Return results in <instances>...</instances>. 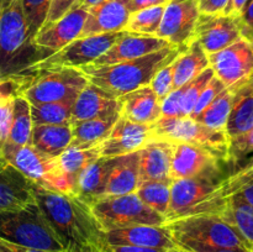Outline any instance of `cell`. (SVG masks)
Segmentation results:
<instances>
[{"mask_svg":"<svg viewBox=\"0 0 253 252\" xmlns=\"http://www.w3.org/2000/svg\"><path fill=\"white\" fill-rule=\"evenodd\" d=\"M184 252H250L252 245L220 214H198L166 222Z\"/></svg>","mask_w":253,"mask_h":252,"instance_id":"obj_3","label":"cell"},{"mask_svg":"<svg viewBox=\"0 0 253 252\" xmlns=\"http://www.w3.org/2000/svg\"><path fill=\"white\" fill-rule=\"evenodd\" d=\"M169 2H180V1H187V0H168Z\"/></svg>","mask_w":253,"mask_h":252,"instance_id":"obj_55","label":"cell"},{"mask_svg":"<svg viewBox=\"0 0 253 252\" xmlns=\"http://www.w3.org/2000/svg\"><path fill=\"white\" fill-rule=\"evenodd\" d=\"M224 89H226L225 84L222 83L216 76H214V78L208 83V85L205 86L204 90H203L202 94H200L199 99H198L197 104H195L194 111L192 113L190 118L197 119L198 116H199L200 114H202L203 111H204L205 109H207L208 106L214 101V99L216 98V96L224 90Z\"/></svg>","mask_w":253,"mask_h":252,"instance_id":"obj_43","label":"cell"},{"mask_svg":"<svg viewBox=\"0 0 253 252\" xmlns=\"http://www.w3.org/2000/svg\"><path fill=\"white\" fill-rule=\"evenodd\" d=\"M153 138L200 146L210 151L220 161L229 163L230 137L226 131L212 130L190 116H162L153 124Z\"/></svg>","mask_w":253,"mask_h":252,"instance_id":"obj_9","label":"cell"},{"mask_svg":"<svg viewBox=\"0 0 253 252\" xmlns=\"http://www.w3.org/2000/svg\"><path fill=\"white\" fill-rule=\"evenodd\" d=\"M104 252H168L167 250L161 249H146V247L136 246H111L109 245L108 249Z\"/></svg>","mask_w":253,"mask_h":252,"instance_id":"obj_51","label":"cell"},{"mask_svg":"<svg viewBox=\"0 0 253 252\" xmlns=\"http://www.w3.org/2000/svg\"><path fill=\"white\" fill-rule=\"evenodd\" d=\"M240 24H241L242 37L253 42V0L247 2L246 7L240 15Z\"/></svg>","mask_w":253,"mask_h":252,"instance_id":"obj_47","label":"cell"},{"mask_svg":"<svg viewBox=\"0 0 253 252\" xmlns=\"http://www.w3.org/2000/svg\"><path fill=\"white\" fill-rule=\"evenodd\" d=\"M140 183V150L119 156L109 177L106 197L136 193Z\"/></svg>","mask_w":253,"mask_h":252,"instance_id":"obj_27","label":"cell"},{"mask_svg":"<svg viewBox=\"0 0 253 252\" xmlns=\"http://www.w3.org/2000/svg\"><path fill=\"white\" fill-rule=\"evenodd\" d=\"M253 128V77L237 85L226 125L230 140Z\"/></svg>","mask_w":253,"mask_h":252,"instance_id":"obj_28","label":"cell"},{"mask_svg":"<svg viewBox=\"0 0 253 252\" xmlns=\"http://www.w3.org/2000/svg\"><path fill=\"white\" fill-rule=\"evenodd\" d=\"M104 0H82L81 1V5L82 6H84L85 9L90 10L91 7L96 6V5H99L100 2H103Z\"/></svg>","mask_w":253,"mask_h":252,"instance_id":"obj_53","label":"cell"},{"mask_svg":"<svg viewBox=\"0 0 253 252\" xmlns=\"http://www.w3.org/2000/svg\"><path fill=\"white\" fill-rule=\"evenodd\" d=\"M151 138H153V125L133 123L121 115L108 138L101 142V156L119 157L136 152Z\"/></svg>","mask_w":253,"mask_h":252,"instance_id":"obj_16","label":"cell"},{"mask_svg":"<svg viewBox=\"0 0 253 252\" xmlns=\"http://www.w3.org/2000/svg\"><path fill=\"white\" fill-rule=\"evenodd\" d=\"M125 32H108L88 37H79L59 51L35 61L22 73H41L62 68L79 69L88 66L109 51L125 35Z\"/></svg>","mask_w":253,"mask_h":252,"instance_id":"obj_8","label":"cell"},{"mask_svg":"<svg viewBox=\"0 0 253 252\" xmlns=\"http://www.w3.org/2000/svg\"><path fill=\"white\" fill-rule=\"evenodd\" d=\"M0 237L47 252H66L61 239L36 202L24 208L0 210Z\"/></svg>","mask_w":253,"mask_h":252,"instance_id":"obj_6","label":"cell"},{"mask_svg":"<svg viewBox=\"0 0 253 252\" xmlns=\"http://www.w3.org/2000/svg\"><path fill=\"white\" fill-rule=\"evenodd\" d=\"M106 241L111 246H136L146 249H175L169 230L165 225H136L106 231Z\"/></svg>","mask_w":253,"mask_h":252,"instance_id":"obj_18","label":"cell"},{"mask_svg":"<svg viewBox=\"0 0 253 252\" xmlns=\"http://www.w3.org/2000/svg\"><path fill=\"white\" fill-rule=\"evenodd\" d=\"M165 9L166 5H158V6L147 7V9L132 12L125 27V31L156 36L162 22Z\"/></svg>","mask_w":253,"mask_h":252,"instance_id":"obj_38","label":"cell"},{"mask_svg":"<svg viewBox=\"0 0 253 252\" xmlns=\"http://www.w3.org/2000/svg\"><path fill=\"white\" fill-rule=\"evenodd\" d=\"M170 46L173 44H170L166 40L153 36V35L132 34V32L126 31L125 35L109 51H106L103 56L99 57L91 64L101 67L121 63V62L147 56V54Z\"/></svg>","mask_w":253,"mask_h":252,"instance_id":"obj_17","label":"cell"},{"mask_svg":"<svg viewBox=\"0 0 253 252\" xmlns=\"http://www.w3.org/2000/svg\"><path fill=\"white\" fill-rule=\"evenodd\" d=\"M88 14V9L81 4L76 5L58 21L44 26L32 43L40 51H49L51 54L59 51L81 37Z\"/></svg>","mask_w":253,"mask_h":252,"instance_id":"obj_15","label":"cell"},{"mask_svg":"<svg viewBox=\"0 0 253 252\" xmlns=\"http://www.w3.org/2000/svg\"><path fill=\"white\" fill-rule=\"evenodd\" d=\"M121 114L72 123L73 138L69 146H95L108 138Z\"/></svg>","mask_w":253,"mask_h":252,"instance_id":"obj_31","label":"cell"},{"mask_svg":"<svg viewBox=\"0 0 253 252\" xmlns=\"http://www.w3.org/2000/svg\"><path fill=\"white\" fill-rule=\"evenodd\" d=\"M121 115L130 121L153 125L162 118V101L150 85L141 86L119 98Z\"/></svg>","mask_w":253,"mask_h":252,"instance_id":"obj_25","label":"cell"},{"mask_svg":"<svg viewBox=\"0 0 253 252\" xmlns=\"http://www.w3.org/2000/svg\"><path fill=\"white\" fill-rule=\"evenodd\" d=\"M34 194L66 252H104L108 249L106 232L89 205L74 195L35 184Z\"/></svg>","mask_w":253,"mask_h":252,"instance_id":"obj_1","label":"cell"},{"mask_svg":"<svg viewBox=\"0 0 253 252\" xmlns=\"http://www.w3.org/2000/svg\"><path fill=\"white\" fill-rule=\"evenodd\" d=\"M187 48L170 46L131 61L101 67L88 64L79 69L90 83L119 99L141 86L150 85L158 71L175 61Z\"/></svg>","mask_w":253,"mask_h":252,"instance_id":"obj_4","label":"cell"},{"mask_svg":"<svg viewBox=\"0 0 253 252\" xmlns=\"http://www.w3.org/2000/svg\"><path fill=\"white\" fill-rule=\"evenodd\" d=\"M242 180V169L234 173L227 162L219 163L195 177L173 180L166 220L168 222L198 214H221L240 192Z\"/></svg>","mask_w":253,"mask_h":252,"instance_id":"obj_2","label":"cell"},{"mask_svg":"<svg viewBox=\"0 0 253 252\" xmlns=\"http://www.w3.org/2000/svg\"><path fill=\"white\" fill-rule=\"evenodd\" d=\"M242 37L239 16L224 14H200L195 25L194 39L208 54L231 46Z\"/></svg>","mask_w":253,"mask_h":252,"instance_id":"obj_14","label":"cell"},{"mask_svg":"<svg viewBox=\"0 0 253 252\" xmlns=\"http://www.w3.org/2000/svg\"><path fill=\"white\" fill-rule=\"evenodd\" d=\"M230 0H198L200 14H224Z\"/></svg>","mask_w":253,"mask_h":252,"instance_id":"obj_48","label":"cell"},{"mask_svg":"<svg viewBox=\"0 0 253 252\" xmlns=\"http://www.w3.org/2000/svg\"><path fill=\"white\" fill-rule=\"evenodd\" d=\"M35 202L34 183L10 165L0 151V210L19 209Z\"/></svg>","mask_w":253,"mask_h":252,"instance_id":"obj_20","label":"cell"},{"mask_svg":"<svg viewBox=\"0 0 253 252\" xmlns=\"http://www.w3.org/2000/svg\"><path fill=\"white\" fill-rule=\"evenodd\" d=\"M250 0H230L224 15H231V16H240L246 7Z\"/></svg>","mask_w":253,"mask_h":252,"instance_id":"obj_52","label":"cell"},{"mask_svg":"<svg viewBox=\"0 0 253 252\" xmlns=\"http://www.w3.org/2000/svg\"><path fill=\"white\" fill-rule=\"evenodd\" d=\"M209 61L226 88L247 81L253 77V42L241 37L231 46L209 54Z\"/></svg>","mask_w":253,"mask_h":252,"instance_id":"obj_12","label":"cell"},{"mask_svg":"<svg viewBox=\"0 0 253 252\" xmlns=\"http://www.w3.org/2000/svg\"><path fill=\"white\" fill-rule=\"evenodd\" d=\"M250 252H253V245L251 246V251H250Z\"/></svg>","mask_w":253,"mask_h":252,"instance_id":"obj_56","label":"cell"},{"mask_svg":"<svg viewBox=\"0 0 253 252\" xmlns=\"http://www.w3.org/2000/svg\"><path fill=\"white\" fill-rule=\"evenodd\" d=\"M76 99L53 103L31 104L32 121L35 125H71Z\"/></svg>","mask_w":253,"mask_h":252,"instance_id":"obj_36","label":"cell"},{"mask_svg":"<svg viewBox=\"0 0 253 252\" xmlns=\"http://www.w3.org/2000/svg\"><path fill=\"white\" fill-rule=\"evenodd\" d=\"M168 2H169L168 0H130V11L132 14V12L147 9V7L167 5Z\"/></svg>","mask_w":253,"mask_h":252,"instance_id":"obj_49","label":"cell"},{"mask_svg":"<svg viewBox=\"0 0 253 252\" xmlns=\"http://www.w3.org/2000/svg\"><path fill=\"white\" fill-rule=\"evenodd\" d=\"M209 67V54L194 39L189 43L188 48L175 59L174 89L187 85L189 82L197 78Z\"/></svg>","mask_w":253,"mask_h":252,"instance_id":"obj_29","label":"cell"},{"mask_svg":"<svg viewBox=\"0 0 253 252\" xmlns=\"http://www.w3.org/2000/svg\"><path fill=\"white\" fill-rule=\"evenodd\" d=\"M253 162V128L249 132L230 140L229 166L232 172H239Z\"/></svg>","mask_w":253,"mask_h":252,"instance_id":"obj_39","label":"cell"},{"mask_svg":"<svg viewBox=\"0 0 253 252\" xmlns=\"http://www.w3.org/2000/svg\"><path fill=\"white\" fill-rule=\"evenodd\" d=\"M239 84L224 89L214 99V101L194 120L204 124L205 126L212 128V130L226 131L227 120H229L230 113H231L232 101H234V96Z\"/></svg>","mask_w":253,"mask_h":252,"instance_id":"obj_33","label":"cell"},{"mask_svg":"<svg viewBox=\"0 0 253 252\" xmlns=\"http://www.w3.org/2000/svg\"><path fill=\"white\" fill-rule=\"evenodd\" d=\"M172 161L173 142L160 138H151L140 150L141 182L172 179Z\"/></svg>","mask_w":253,"mask_h":252,"instance_id":"obj_24","label":"cell"},{"mask_svg":"<svg viewBox=\"0 0 253 252\" xmlns=\"http://www.w3.org/2000/svg\"><path fill=\"white\" fill-rule=\"evenodd\" d=\"M81 1L82 0H52L44 26L58 21V20L62 19L67 12L71 11L76 5L81 4ZM43 27H42V29H43Z\"/></svg>","mask_w":253,"mask_h":252,"instance_id":"obj_45","label":"cell"},{"mask_svg":"<svg viewBox=\"0 0 253 252\" xmlns=\"http://www.w3.org/2000/svg\"><path fill=\"white\" fill-rule=\"evenodd\" d=\"M215 73L211 67L205 69L202 74L193 79L192 82L184 85V95H183V115L190 116L194 111L195 104L199 99L200 94L204 90L210 81L214 78Z\"/></svg>","mask_w":253,"mask_h":252,"instance_id":"obj_41","label":"cell"},{"mask_svg":"<svg viewBox=\"0 0 253 252\" xmlns=\"http://www.w3.org/2000/svg\"><path fill=\"white\" fill-rule=\"evenodd\" d=\"M220 215L234 225L241 232L242 236L253 245V208L249 203L235 195L226 209Z\"/></svg>","mask_w":253,"mask_h":252,"instance_id":"obj_37","label":"cell"},{"mask_svg":"<svg viewBox=\"0 0 253 252\" xmlns=\"http://www.w3.org/2000/svg\"><path fill=\"white\" fill-rule=\"evenodd\" d=\"M210 151L187 142H173V161L170 178L185 179L222 163Z\"/></svg>","mask_w":253,"mask_h":252,"instance_id":"obj_21","label":"cell"},{"mask_svg":"<svg viewBox=\"0 0 253 252\" xmlns=\"http://www.w3.org/2000/svg\"><path fill=\"white\" fill-rule=\"evenodd\" d=\"M183 95L184 86L173 89L162 100V116L166 118H183Z\"/></svg>","mask_w":253,"mask_h":252,"instance_id":"obj_44","label":"cell"},{"mask_svg":"<svg viewBox=\"0 0 253 252\" xmlns=\"http://www.w3.org/2000/svg\"><path fill=\"white\" fill-rule=\"evenodd\" d=\"M168 252H184V251H182V250H179V249H177V247H175V249L169 250V251H168Z\"/></svg>","mask_w":253,"mask_h":252,"instance_id":"obj_54","label":"cell"},{"mask_svg":"<svg viewBox=\"0 0 253 252\" xmlns=\"http://www.w3.org/2000/svg\"><path fill=\"white\" fill-rule=\"evenodd\" d=\"M31 79V74L26 73L0 76V147L9 137L15 100L24 94Z\"/></svg>","mask_w":253,"mask_h":252,"instance_id":"obj_26","label":"cell"},{"mask_svg":"<svg viewBox=\"0 0 253 252\" xmlns=\"http://www.w3.org/2000/svg\"><path fill=\"white\" fill-rule=\"evenodd\" d=\"M130 15V0H104L89 10L81 37L125 31Z\"/></svg>","mask_w":253,"mask_h":252,"instance_id":"obj_19","label":"cell"},{"mask_svg":"<svg viewBox=\"0 0 253 252\" xmlns=\"http://www.w3.org/2000/svg\"><path fill=\"white\" fill-rule=\"evenodd\" d=\"M73 138L71 125H35L31 145L47 155L59 157Z\"/></svg>","mask_w":253,"mask_h":252,"instance_id":"obj_30","label":"cell"},{"mask_svg":"<svg viewBox=\"0 0 253 252\" xmlns=\"http://www.w3.org/2000/svg\"><path fill=\"white\" fill-rule=\"evenodd\" d=\"M32 128H34V121H32L31 103L21 94L15 100L11 127L6 142L17 146L31 145Z\"/></svg>","mask_w":253,"mask_h":252,"instance_id":"obj_34","label":"cell"},{"mask_svg":"<svg viewBox=\"0 0 253 252\" xmlns=\"http://www.w3.org/2000/svg\"><path fill=\"white\" fill-rule=\"evenodd\" d=\"M118 157H104L91 163L79 174L74 187V197L91 207L106 197L109 177Z\"/></svg>","mask_w":253,"mask_h":252,"instance_id":"obj_22","label":"cell"},{"mask_svg":"<svg viewBox=\"0 0 253 252\" xmlns=\"http://www.w3.org/2000/svg\"><path fill=\"white\" fill-rule=\"evenodd\" d=\"M242 172H244V180H242L241 189L236 195L253 208V162L250 163L247 167L242 168Z\"/></svg>","mask_w":253,"mask_h":252,"instance_id":"obj_46","label":"cell"},{"mask_svg":"<svg viewBox=\"0 0 253 252\" xmlns=\"http://www.w3.org/2000/svg\"><path fill=\"white\" fill-rule=\"evenodd\" d=\"M199 15L198 0L168 2L156 36L166 40L174 47L187 48L194 40L195 25Z\"/></svg>","mask_w":253,"mask_h":252,"instance_id":"obj_13","label":"cell"},{"mask_svg":"<svg viewBox=\"0 0 253 252\" xmlns=\"http://www.w3.org/2000/svg\"><path fill=\"white\" fill-rule=\"evenodd\" d=\"M115 114H121L120 100L89 82L74 101L72 123Z\"/></svg>","mask_w":253,"mask_h":252,"instance_id":"obj_23","label":"cell"},{"mask_svg":"<svg viewBox=\"0 0 253 252\" xmlns=\"http://www.w3.org/2000/svg\"><path fill=\"white\" fill-rule=\"evenodd\" d=\"M39 52L29 37L21 0H0V76L22 73Z\"/></svg>","mask_w":253,"mask_h":252,"instance_id":"obj_5","label":"cell"},{"mask_svg":"<svg viewBox=\"0 0 253 252\" xmlns=\"http://www.w3.org/2000/svg\"><path fill=\"white\" fill-rule=\"evenodd\" d=\"M101 157V143L95 146H69L61 156L59 161L71 183L76 187L79 174L88 166Z\"/></svg>","mask_w":253,"mask_h":252,"instance_id":"obj_32","label":"cell"},{"mask_svg":"<svg viewBox=\"0 0 253 252\" xmlns=\"http://www.w3.org/2000/svg\"><path fill=\"white\" fill-rule=\"evenodd\" d=\"M31 76V83L22 95L34 105L77 99L89 83L85 74L77 68H62Z\"/></svg>","mask_w":253,"mask_h":252,"instance_id":"obj_11","label":"cell"},{"mask_svg":"<svg viewBox=\"0 0 253 252\" xmlns=\"http://www.w3.org/2000/svg\"><path fill=\"white\" fill-rule=\"evenodd\" d=\"M174 69L175 61H173L172 63L167 64L161 71H158V73L151 82L150 86L153 89L161 101L174 89Z\"/></svg>","mask_w":253,"mask_h":252,"instance_id":"obj_42","label":"cell"},{"mask_svg":"<svg viewBox=\"0 0 253 252\" xmlns=\"http://www.w3.org/2000/svg\"><path fill=\"white\" fill-rule=\"evenodd\" d=\"M172 179L141 182L136 194L151 209L167 217L172 199ZM167 221V220H166Z\"/></svg>","mask_w":253,"mask_h":252,"instance_id":"obj_35","label":"cell"},{"mask_svg":"<svg viewBox=\"0 0 253 252\" xmlns=\"http://www.w3.org/2000/svg\"><path fill=\"white\" fill-rule=\"evenodd\" d=\"M104 231L136 226L165 225L166 217L151 209L136 193L105 197L90 207Z\"/></svg>","mask_w":253,"mask_h":252,"instance_id":"obj_10","label":"cell"},{"mask_svg":"<svg viewBox=\"0 0 253 252\" xmlns=\"http://www.w3.org/2000/svg\"><path fill=\"white\" fill-rule=\"evenodd\" d=\"M2 156L35 185L73 195V184L67 177L59 157L47 155L35 146H17L5 142L0 147Z\"/></svg>","mask_w":253,"mask_h":252,"instance_id":"obj_7","label":"cell"},{"mask_svg":"<svg viewBox=\"0 0 253 252\" xmlns=\"http://www.w3.org/2000/svg\"><path fill=\"white\" fill-rule=\"evenodd\" d=\"M31 42L44 26L52 0H21ZM34 44V43H32Z\"/></svg>","mask_w":253,"mask_h":252,"instance_id":"obj_40","label":"cell"},{"mask_svg":"<svg viewBox=\"0 0 253 252\" xmlns=\"http://www.w3.org/2000/svg\"><path fill=\"white\" fill-rule=\"evenodd\" d=\"M0 252H47L41 251V250L29 249V247L16 245L14 242H10L7 240H4L0 237Z\"/></svg>","mask_w":253,"mask_h":252,"instance_id":"obj_50","label":"cell"}]
</instances>
